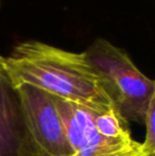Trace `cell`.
I'll use <instances>...</instances> for the list:
<instances>
[{
  "mask_svg": "<svg viewBox=\"0 0 155 156\" xmlns=\"http://www.w3.org/2000/svg\"><path fill=\"white\" fill-rule=\"evenodd\" d=\"M15 86L32 85L58 98L104 112L114 107L105 86L84 52H72L39 41H25L4 56Z\"/></svg>",
  "mask_w": 155,
  "mask_h": 156,
  "instance_id": "cell-1",
  "label": "cell"
},
{
  "mask_svg": "<svg viewBox=\"0 0 155 156\" xmlns=\"http://www.w3.org/2000/svg\"><path fill=\"white\" fill-rule=\"evenodd\" d=\"M83 52L101 76L115 108L128 122L143 124L155 100L154 81L140 71L125 50L105 38H96Z\"/></svg>",
  "mask_w": 155,
  "mask_h": 156,
  "instance_id": "cell-2",
  "label": "cell"
},
{
  "mask_svg": "<svg viewBox=\"0 0 155 156\" xmlns=\"http://www.w3.org/2000/svg\"><path fill=\"white\" fill-rule=\"evenodd\" d=\"M53 98L72 156H125L143 153L141 142L125 144L100 135L95 124L96 111L55 96Z\"/></svg>",
  "mask_w": 155,
  "mask_h": 156,
  "instance_id": "cell-3",
  "label": "cell"
},
{
  "mask_svg": "<svg viewBox=\"0 0 155 156\" xmlns=\"http://www.w3.org/2000/svg\"><path fill=\"white\" fill-rule=\"evenodd\" d=\"M0 156H47L28 123L20 94L0 54Z\"/></svg>",
  "mask_w": 155,
  "mask_h": 156,
  "instance_id": "cell-4",
  "label": "cell"
},
{
  "mask_svg": "<svg viewBox=\"0 0 155 156\" xmlns=\"http://www.w3.org/2000/svg\"><path fill=\"white\" fill-rule=\"evenodd\" d=\"M17 89L33 137L43 152L47 156H72L53 96L28 84Z\"/></svg>",
  "mask_w": 155,
  "mask_h": 156,
  "instance_id": "cell-5",
  "label": "cell"
},
{
  "mask_svg": "<svg viewBox=\"0 0 155 156\" xmlns=\"http://www.w3.org/2000/svg\"><path fill=\"white\" fill-rule=\"evenodd\" d=\"M155 100L150 103L143 120L146 127L145 140L141 142L143 152L148 156H155Z\"/></svg>",
  "mask_w": 155,
  "mask_h": 156,
  "instance_id": "cell-6",
  "label": "cell"
},
{
  "mask_svg": "<svg viewBox=\"0 0 155 156\" xmlns=\"http://www.w3.org/2000/svg\"><path fill=\"white\" fill-rule=\"evenodd\" d=\"M125 156H148V155L143 154V153H140V154H134V155H125Z\"/></svg>",
  "mask_w": 155,
  "mask_h": 156,
  "instance_id": "cell-7",
  "label": "cell"
},
{
  "mask_svg": "<svg viewBox=\"0 0 155 156\" xmlns=\"http://www.w3.org/2000/svg\"><path fill=\"white\" fill-rule=\"evenodd\" d=\"M0 1H1V0H0Z\"/></svg>",
  "mask_w": 155,
  "mask_h": 156,
  "instance_id": "cell-8",
  "label": "cell"
}]
</instances>
